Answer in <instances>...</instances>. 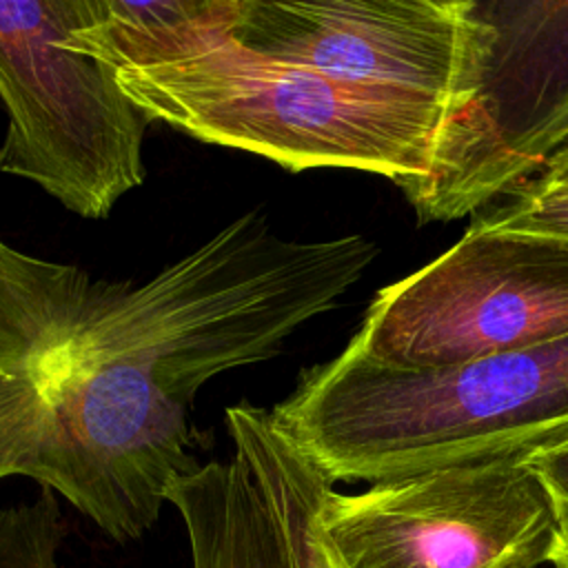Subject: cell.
<instances>
[{
	"mask_svg": "<svg viewBox=\"0 0 568 568\" xmlns=\"http://www.w3.org/2000/svg\"><path fill=\"white\" fill-rule=\"evenodd\" d=\"M510 195L508 202L477 215L473 224L568 240V184L541 186L528 180Z\"/></svg>",
	"mask_w": 568,
	"mask_h": 568,
	"instance_id": "obj_13",
	"label": "cell"
},
{
	"mask_svg": "<svg viewBox=\"0 0 568 568\" xmlns=\"http://www.w3.org/2000/svg\"><path fill=\"white\" fill-rule=\"evenodd\" d=\"M226 426L266 501L286 568H339L320 521L333 481L268 410L242 402L226 410Z\"/></svg>",
	"mask_w": 568,
	"mask_h": 568,
	"instance_id": "obj_9",
	"label": "cell"
},
{
	"mask_svg": "<svg viewBox=\"0 0 568 568\" xmlns=\"http://www.w3.org/2000/svg\"><path fill=\"white\" fill-rule=\"evenodd\" d=\"M100 282L71 264L27 255L0 240V479L24 475L89 506V475L73 428L60 417L71 342Z\"/></svg>",
	"mask_w": 568,
	"mask_h": 568,
	"instance_id": "obj_8",
	"label": "cell"
},
{
	"mask_svg": "<svg viewBox=\"0 0 568 568\" xmlns=\"http://www.w3.org/2000/svg\"><path fill=\"white\" fill-rule=\"evenodd\" d=\"M273 422L335 481L521 462L568 439V335L442 371H393L348 346Z\"/></svg>",
	"mask_w": 568,
	"mask_h": 568,
	"instance_id": "obj_1",
	"label": "cell"
},
{
	"mask_svg": "<svg viewBox=\"0 0 568 568\" xmlns=\"http://www.w3.org/2000/svg\"><path fill=\"white\" fill-rule=\"evenodd\" d=\"M233 27L178 62L118 71L122 91L151 120L209 144L264 155L288 171L359 169L402 191L433 173L450 115L444 100L255 53L233 40Z\"/></svg>",
	"mask_w": 568,
	"mask_h": 568,
	"instance_id": "obj_3",
	"label": "cell"
},
{
	"mask_svg": "<svg viewBox=\"0 0 568 568\" xmlns=\"http://www.w3.org/2000/svg\"><path fill=\"white\" fill-rule=\"evenodd\" d=\"M530 182L541 184V186H564V184H568V144L561 151H557L544 164V169L537 173V178H532Z\"/></svg>",
	"mask_w": 568,
	"mask_h": 568,
	"instance_id": "obj_15",
	"label": "cell"
},
{
	"mask_svg": "<svg viewBox=\"0 0 568 568\" xmlns=\"http://www.w3.org/2000/svg\"><path fill=\"white\" fill-rule=\"evenodd\" d=\"M524 462L546 490L559 524V532L568 535V439L557 446L537 450Z\"/></svg>",
	"mask_w": 568,
	"mask_h": 568,
	"instance_id": "obj_14",
	"label": "cell"
},
{
	"mask_svg": "<svg viewBox=\"0 0 568 568\" xmlns=\"http://www.w3.org/2000/svg\"><path fill=\"white\" fill-rule=\"evenodd\" d=\"M93 13L95 0H0V173L91 220L142 182L151 122L111 67L64 44Z\"/></svg>",
	"mask_w": 568,
	"mask_h": 568,
	"instance_id": "obj_4",
	"label": "cell"
},
{
	"mask_svg": "<svg viewBox=\"0 0 568 568\" xmlns=\"http://www.w3.org/2000/svg\"><path fill=\"white\" fill-rule=\"evenodd\" d=\"M568 335V240L470 224L388 284L348 348L393 371H442Z\"/></svg>",
	"mask_w": 568,
	"mask_h": 568,
	"instance_id": "obj_5",
	"label": "cell"
},
{
	"mask_svg": "<svg viewBox=\"0 0 568 568\" xmlns=\"http://www.w3.org/2000/svg\"><path fill=\"white\" fill-rule=\"evenodd\" d=\"M339 568H539L559 541L526 462H484L331 490L320 513Z\"/></svg>",
	"mask_w": 568,
	"mask_h": 568,
	"instance_id": "obj_6",
	"label": "cell"
},
{
	"mask_svg": "<svg viewBox=\"0 0 568 568\" xmlns=\"http://www.w3.org/2000/svg\"><path fill=\"white\" fill-rule=\"evenodd\" d=\"M67 535L58 497L51 488L29 501L0 510V568H58Z\"/></svg>",
	"mask_w": 568,
	"mask_h": 568,
	"instance_id": "obj_12",
	"label": "cell"
},
{
	"mask_svg": "<svg viewBox=\"0 0 568 568\" xmlns=\"http://www.w3.org/2000/svg\"><path fill=\"white\" fill-rule=\"evenodd\" d=\"M166 501L186 526L193 568H286L266 501L237 450L175 479Z\"/></svg>",
	"mask_w": 568,
	"mask_h": 568,
	"instance_id": "obj_10",
	"label": "cell"
},
{
	"mask_svg": "<svg viewBox=\"0 0 568 568\" xmlns=\"http://www.w3.org/2000/svg\"><path fill=\"white\" fill-rule=\"evenodd\" d=\"M375 255L377 246L362 235L293 242L246 213L144 284L109 282L84 339L104 362L144 371L189 406L213 375L273 357Z\"/></svg>",
	"mask_w": 568,
	"mask_h": 568,
	"instance_id": "obj_2",
	"label": "cell"
},
{
	"mask_svg": "<svg viewBox=\"0 0 568 568\" xmlns=\"http://www.w3.org/2000/svg\"><path fill=\"white\" fill-rule=\"evenodd\" d=\"M550 564L555 568H568V535L559 532V541L555 546V552L550 557Z\"/></svg>",
	"mask_w": 568,
	"mask_h": 568,
	"instance_id": "obj_16",
	"label": "cell"
},
{
	"mask_svg": "<svg viewBox=\"0 0 568 568\" xmlns=\"http://www.w3.org/2000/svg\"><path fill=\"white\" fill-rule=\"evenodd\" d=\"M231 36L255 53L422 91L455 111L479 87L493 22L475 0H242Z\"/></svg>",
	"mask_w": 568,
	"mask_h": 568,
	"instance_id": "obj_7",
	"label": "cell"
},
{
	"mask_svg": "<svg viewBox=\"0 0 568 568\" xmlns=\"http://www.w3.org/2000/svg\"><path fill=\"white\" fill-rule=\"evenodd\" d=\"M240 9L242 0H95L91 24L69 33L64 44L115 73L169 64L191 55L215 31L233 27Z\"/></svg>",
	"mask_w": 568,
	"mask_h": 568,
	"instance_id": "obj_11",
	"label": "cell"
}]
</instances>
